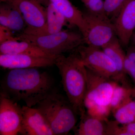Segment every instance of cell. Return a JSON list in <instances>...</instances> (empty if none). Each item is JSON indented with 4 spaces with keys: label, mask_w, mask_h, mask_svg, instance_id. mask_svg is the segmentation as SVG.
<instances>
[{
    "label": "cell",
    "mask_w": 135,
    "mask_h": 135,
    "mask_svg": "<svg viewBox=\"0 0 135 135\" xmlns=\"http://www.w3.org/2000/svg\"><path fill=\"white\" fill-rule=\"evenodd\" d=\"M127 0H104L105 14L113 22Z\"/></svg>",
    "instance_id": "obj_22"
},
{
    "label": "cell",
    "mask_w": 135,
    "mask_h": 135,
    "mask_svg": "<svg viewBox=\"0 0 135 135\" xmlns=\"http://www.w3.org/2000/svg\"><path fill=\"white\" fill-rule=\"evenodd\" d=\"M131 40L132 41L133 46H134L135 47V31L133 33V35L131 36Z\"/></svg>",
    "instance_id": "obj_28"
},
{
    "label": "cell",
    "mask_w": 135,
    "mask_h": 135,
    "mask_svg": "<svg viewBox=\"0 0 135 135\" xmlns=\"http://www.w3.org/2000/svg\"><path fill=\"white\" fill-rule=\"evenodd\" d=\"M33 107L45 117L55 135H67L75 128L77 113L68 98L56 90Z\"/></svg>",
    "instance_id": "obj_4"
},
{
    "label": "cell",
    "mask_w": 135,
    "mask_h": 135,
    "mask_svg": "<svg viewBox=\"0 0 135 135\" xmlns=\"http://www.w3.org/2000/svg\"><path fill=\"white\" fill-rule=\"evenodd\" d=\"M126 57L129 60L135 63V47L133 46L129 48L127 53Z\"/></svg>",
    "instance_id": "obj_26"
},
{
    "label": "cell",
    "mask_w": 135,
    "mask_h": 135,
    "mask_svg": "<svg viewBox=\"0 0 135 135\" xmlns=\"http://www.w3.org/2000/svg\"><path fill=\"white\" fill-rule=\"evenodd\" d=\"M12 4L21 12L26 25L23 32H30L43 28L47 21L46 8L36 0H1Z\"/></svg>",
    "instance_id": "obj_9"
},
{
    "label": "cell",
    "mask_w": 135,
    "mask_h": 135,
    "mask_svg": "<svg viewBox=\"0 0 135 135\" xmlns=\"http://www.w3.org/2000/svg\"><path fill=\"white\" fill-rule=\"evenodd\" d=\"M88 12L96 15H105L103 0H81Z\"/></svg>",
    "instance_id": "obj_23"
},
{
    "label": "cell",
    "mask_w": 135,
    "mask_h": 135,
    "mask_svg": "<svg viewBox=\"0 0 135 135\" xmlns=\"http://www.w3.org/2000/svg\"><path fill=\"white\" fill-rule=\"evenodd\" d=\"M86 90L84 108L89 116L107 121L111 112L110 104L118 81L97 74L87 68Z\"/></svg>",
    "instance_id": "obj_3"
},
{
    "label": "cell",
    "mask_w": 135,
    "mask_h": 135,
    "mask_svg": "<svg viewBox=\"0 0 135 135\" xmlns=\"http://www.w3.org/2000/svg\"><path fill=\"white\" fill-rule=\"evenodd\" d=\"M84 23L81 32L84 43L102 49L117 36L113 22L106 15L84 13Z\"/></svg>",
    "instance_id": "obj_6"
},
{
    "label": "cell",
    "mask_w": 135,
    "mask_h": 135,
    "mask_svg": "<svg viewBox=\"0 0 135 135\" xmlns=\"http://www.w3.org/2000/svg\"><path fill=\"white\" fill-rule=\"evenodd\" d=\"M124 72L127 74L135 82V63L126 57L123 65Z\"/></svg>",
    "instance_id": "obj_25"
},
{
    "label": "cell",
    "mask_w": 135,
    "mask_h": 135,
    "mask_svg": "<svg viewBox=\"0 0 135 135\" xmlns=\"http://www.w3.org/2000/svg\"><path fill=\"white\" fill-rule=\"evenodd\" d=\"M80 122L75 131L77 135H107V121L86 114L81 116Z\"/></svg>",
    "instance_id": "obj_16"
},
{
    "label": "cell",
    "mask_w": 135,
    "mask_h": 135,
    "mask_svg": "<svg viewBox=\"0 0 135 135\" xmlns=\"http://www.w3.org/2000/svg\"><path fill=\"white\" fill-rule=\"evenodd\" d=\"M23 109L17 102L0 95V135L20 134L23 120Z\"/></svg>",
    "instance_id": "obj_8"
},
{
    "label": "cell",
    "mask_w": 135,
    "mask_h": 135,
    "mask_svg": "<svg viewBox=\"0 0 135 135\" xmlns=\"http://www.w3.org/2000/svg\"><path fill=\"white\" fill-rule=\"evenodd\" d=\"M46 8L47 21L45 27L40 30L25 34L34 35L52 34L61 31L64 27L69 25L64 17L51 3Z\"/></svg>",
    "instance_id": "obj_14"
},
{
    "label": "cell",
    "mask_w": 135,
    "mask_h": 135,
    "mask_svg": "<svg viewBox=\"0 0 135 135\" xmlns=\"http://www.w3.org/2000/svg\"><path fill=\"white\" fill-rule=\"evenodd\" d=\"M1 2L3 3L7 10L9 21L8 28L12 31L23 32L26 27V25L19 9L8 3Z\"/></svg>",
    "instance_id": "obj_19"
},
{
    "label": "cell",
    "mask_w": 135,
    "mask_h": 135,
    "mask_svg": "<svg viewBox=\"0 0 135 135\" xmlns=\"http://www.w3.org/2000/svg\"><path fill=\"white\" fill-rule=\"evenodd\" d=\"M1 54H19L55 58L49 55L31 42L16 40L0 44Z\"/></svg>",
    "instance_id": "obj_13"
},
{
    "label": "cell",
    "mask_w": 135,
    "mask_h": 135,
    "mask_svg": "<svg viewBox=\"0 0 135 135\" xmlns=\"http://www.w3.org/2000/svg\"><path fill=\"white\" fill-rule=\"evenodd\" d=\"M101 49L115 64L118 71L119 81L122 80L125 74L123 65L126 54L123 51L118 37L116 36Z\"/></svg>",
    "instance_id": "obj_17"
},
{
    "label": "cell",
    "mask_w": 135,
    "mask_h": 135,
    "mask_svg": "<svg viewBox=\"0 0 135 135\" xmlns=\"http://www.w3.org/2000/svg\"><path fill=\"white\" fill-rule=\"evenodd\" d=\"M122 45L129 43L135 29V0H127L113 22Z\"/></svg>",
    "instance_id": "obj_10"
},
{
    "label": "cell",
    "mask_w": 135,
    "mask_h": 135,
    "mask_svg": "<svg viewBox=\"0 0 135 135\" xmlns=\"http://www.w3.org/2000/svg\"><path fill=\"white\" fill-rule=\"evenodd\" d=\"M12 31L8 27L0 25V44L10 41L19 40L17 36H14Z\"/></svg>",
    "instance_id": "obj_24"
},
{
    "label": "cell",
    "mask_w": 135,
    "mask_h": 135,
    "mask_svg": "<svg viewBox=\"0 0 135 135\" xmlns=\"http://www.w3.org/2000/svg\"><path fill=\"white\" fill-rule=\"evenodd\" d=\"M107 135H135V122L120 125L107 121Z\"/></svg>",
    "instance_id": "obj_21"
},
{
    "label": "cell",
    "mask_w": 135,
    "mask_h": 135,
    "mask_svg": "<svg viewBox=\"0 0 135 135\" xmlns=\"http://www.w3.org/2000/svg\"><path fill=\"white\" fill-rule=\"evenodd\" d=\"M1 90L5 96L29 107L56 90L52 77L36 68L11 70L3 78Z\"/></svg>",
    "instance_id": "obj_1"
},
{
    "label": "cell",
    "mask_w": 135,
    "mask_h": 135,
    "mask_svg": "<svg viewBox=\"0 0 135 135\" xmlns=\"http://www.w3.org/2000/svg\"><path fill=\"white\" fill-rule=\"evenodd\" d=\"M55 58L19 54H1L0 66L10 70L49 67L55 65Z\"/></svg>",
    "instance_id": "obj_12"
},
{
    "label": "cell",
    "mask_w": 135,
    "mask_h": 135,
    "mask_svg": "<svg viewBox=\"0 0 135 135\" xmlns=\"http://www.w3.org/2000/svg\"><path fill=\"white\" fill-rule=\"evenodd\" d=\"M20 134L25 135H54L49 122L42 113L34 107L24 105Z\"/></svg>",
    "instance_id": "obj_11"
},
{
    "label": "cell",
    "mask_w": 135,
    "mask_h": 135,
    "mask_svg": "<svg viewBox=\"0 0 135 135\" xmlns=\"http://www.w3.org/2000/svg\"><path fill=\"white\" fill-rule=\"evenodd\" d=\"M113 113L114 121L120 125L135 122V99L129 101Z\"/></svg>",
    "instance_id": "obj_20"
},
{
    "label": "cell",
    "mask_w": 135,
    "mask_h": 135,
    "mask_svg": "<svg viewBox=\"0 0 135 135\" xmlns=\"http://www.w3.org/2000/svg\"><path fill=\"white\" fill-rule=\"evenodd\" d=\"M135 95V90L117 84L114 90L110 104L112 112L133 99Z\"/></svg>",
    "instance_id": "obj_18"
},
{
    "label": "cell",
    "mask_w": 135,
    "mask_h": 135,
    "mask_svg": "<svg viewBox=\"0 0 135 135\" xmlns=\"http://www.w3.org/2000/svg\"><path fill=\"white\" fill-rule=\"evenodd\" d=\"M76 50L87 69L106 78L119 81L115 64L102 49L81 45Z\"/></svg>",
    "instance_id": "obj_7"
},
{
    "label": "cell",
    "mask_w": 135,
    "mask_h": 135,
    "mask_svg": "<svg viewBox=\"0 0 135 135\" xmlns=\"http://www.w3.org/2000/svg\"><path fill=\"white\" fill-rule=\"evenodd\" d=\"M41 5L46 7L50 3V0H36Z\"/></svg>",
    "instance_id": "obj_27"
},
{
    "label": "cell",
    "mask_w": 135,
    "mask_h": 135,
    "mask_svg": "<svg viewBox=\"0 0 135 135\" xmlns=\"http://www.w3.org/2000/svg\"><path fill=\"white\" fill-rule=\"evenodd\" d=\"M55 65L59 71L68 99L77 114L81 116L86 112L84 99L87 87L86 68L78 54L57 56Z\"/></svg>",
    "instance_id": "obj_2"
},
{
    "label": "cell",
    "mask_w": 135,
    "mask_h": 135,
    "mask_svg": "<svg viewBox=\"0 0 135 135\" xmlns=\"http://www.w3.org/2000/svg\"><path fill=\"white\" fill-rule=\"evenodd\" d=\"M17 36L20 40H26L33 43L46 53L55 57L77 49L84 43L80 32L69 30L63 29L56 33L45 35L21 33Z\"/></svg>",
    "instance_id": "obj_5"
},
{
    "label": "cell",
    "mask_w": 135,
    "mask_h": 135,
    "mask_svg": "<svg viewBox=\"0 0 135 135\" xmlns=\"http://www.w3.org/2000/svg\"><path fill=\"white\" fill-rule=\"evenodd\" d=\"M50 2L64 17L69 25L76 27L81 32L84 26V13L69 0H50Z\"/></svg>",
    "instance_id": "obj_15"
}]
</instances>
